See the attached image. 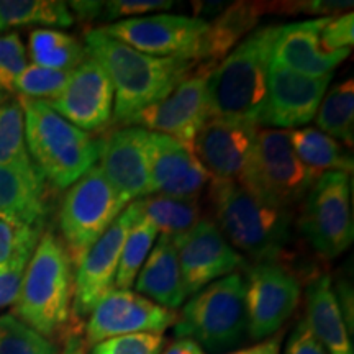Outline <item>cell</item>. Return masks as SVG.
<instances>
[{
    "label": "cell",
    "instance_id": "1",
    "mask_svg": "<svg viewBox=\"0 0 354 354\" xmlns=\"http://www.w3.org/2000/svg\"><path fill=\"white\" fill-rule=\"evenodd\" d=\"M86 51L112 82V122L123 125H130L141 110L165 99L197 64L189 59L145 55L109 37L100 28L86 33Z\"/></svg>",
    "mask_w": 354,
    "mask_h": 354
},
{
    "label": "cell",
    "instance_id": "2",
    "mask_svg": "<svg viewBox=\"0 0 354 354\" xmlns=\"http://www.w3.org/2000/svg\"><path fill=\"white\" fill-rule=\"evenodd\" d=\"M276 30L277 25H269L251 32L212 69L207 82L210 117L259 125Z\"/></svg>",
    "mask_w": 354,
    "mask_h": 354
},
{
    "label": "cell",
    "instance_id": "3",
    "mask_svg": "<svg viewBox=\"0 0 354 354\" xmlns=\"http://www.w3.org/2000/svg\"><path fill=\"white\" fill-rule=\"evenodd\" d=\"M73 294L74 271L68 250L55 233L44 232L26 264L12 315L51 339L68 326Z\"/></svg>",
    "mask_w": 354,
    "mask_h": 354
},
{
    "label": "cell",
    "instance_id": "4",
    "mask_svg": "<svg viewBox=\"0 0 354 354\" xmlns=\"http://www.w3.org/2000/svg\"><path fill=\"white\" fill-rule=\"evenodd\" d=\"M210 203L216 227L234 250L258 263H279L290 241L289 209L259 201L238 180H214Z\"/></svg>",
    "mask_w": 354,
    "mask_h": 354
},
{
    "label": "cell",
    "instance_id": "5",
    "mask_svg": "<svg viewBox=\"0 0 354 354\" xmlns=\"http://www.w3.org/2000/svg\"><path fill=\"white\" fill-rule=\"evenodd\" d=\"M19 99L35 166L55 187H71L99 161L102 140L74 127L41 100Z\"/></svg>",
    "mask_w": 354,
    "mask_h": 354
},
{
    "label": "cell",
    "instance_id": "6",
    "mask_svg": "<svg viewBox=\"0 0 354 354\" xmlns=\"http://www.w3.org/2000/svg\"><path fill=\"white\" fill-rule=\"evenodd\" d=\"M245 295L246 279L240 272L216 279L184 305L174 323L176 336L194 339L210 353L238 346L248 331Z\"/></svg>",
    "mask_w": 354,
    "mask_h": 354
},
{
    "label": "cell",
    "instance_id": "7",
    "mask_svg": "<svg viewBox=\"0 0 354 354\" xmlns=\"http://www.w3.org/2000/svg\"><path fill=\"white\" fill-rule=\"evenodd\" d=\"M317 176L292 148L289 130H258L238 184L269 205L289 209L308 192Z\"/></svg>",
    "mask_w": 354,
    "mask_h": 354
},
{
    "label": "cell",
    "instance_id": "8",
    "mask_svg": "<svg viewBox=\"0 0 354 354\" xmlns=\"http://www.w3.org/2000/svg\"><path fill=\"white\" fill-rule=\"evenodd\" d=\"M128 203L130 202L109 183L99 166L91 167L71 185L61 203L59 228L63 245L74 266L107 232Z\"/></svg>",
    "mask_w": 354,
    "mask_h": 354
},
{
    "label": "cell",
    "instance_id": "9",
    "mask_svg": "<svg viewBox=\"0 0 354 354\" xmlns=\"http://www.w3.org/2000/svg\"><path fill=\"white\" fill-rule=\"evenodd\" d=\"M300 228L310 245L326 259H335L351 246V177L343 171H326L310 187Z\"/></svg>",
    "mask_w": 354,
    "mask_h": 354
},
{
    "label": "cell",
    "instance_id": "10",
    "mask_svg": "<svg viewBox=\"0 0 354 354\" xmlns=\"http://www.w3.org/2000/svg\"><path fill=\"white\" fill-rule=\"evenodd\" d=\"M209 21L185 15L135 17L102 26V32L118 41L156 57L202 61V44Z\"/></svg>",
    "mask_w": 354,
    "mask_h": 354
},
{
    "label": "cell",
    "instance_id": "11",
    "mask_svg": "<svg viewBox=\"0 0 354 354\" xmlns=\"http://www.w3.org/2000/svg\"><path fill=\"white\" fill-rule=\"evenodd\" d=\"M140 216L138 202H131L76 264L71 310L77 318L88 317L95 305L113 290L122 248Z\"/></svg>",
    "mask_w": 354,
    "mask_h": 354
},
{
    "label": "cell",
    "instance_id": "12",
    "mask_svg": "<svg viewBox=\"0 0 354 354\" xmlns=\"http://www.w3.org/2000/svg\"><path fill=\"white\" fill-rule=\"evenodd\" d=\"M212 69L214 64L209 63L192 76L189 74L165 99L141 110L130 125H140L146 131L162 133L192 149L197 131L210 118L207 82Z\"/></svg>",
    "mask_w": 354,
    "mask_h": 354
},
{
    "label": "cell",
    "instance_id": "13",
    "mask_svg": "<svg viewBox=\"0 0 354 354\" xmlns=\"http://www.w3.org/2000/svg\"><path fill=\"white\" fill-rule=\"evenodd\" d=\"M300 300V282L279 263H258L246 281V320L251 339L276 335Z\"/></svg>",
    "mask_w": 354,
    "mask_h": 354
},
{
    "label": "cell",
    "instance_id": "14",
    "mask_svg": "<svg viewBox=\"0 0 354 354\" xmlns=\"http://www.w3.org/2000/svg\"><path fill=\"white\" fill-rule=\"evenodd\" d=\"M176 320L174 310L161 307L138 292L113 289L88 313L84 342L91 348L115 336L165 333Z\"/></svg>",
    "mask_w": 354,
    "mask_h": 354
},
{
    "label": "cell",
    "instance_id": "15",
    "mask_svg": "<svg viewBox=\"0 0 354 354\" xmlns=\"http://www.w3.org/2000/svg\"><path fill=\"white\" fill-rule=\"evenodd\" d=\"M333 73L305 76L294 71L269 66L268 94L259 125L276 130H295L315 118Z\"/></svg>",
    "mask_w": 354,
    "mask_h": 354
},
{
    "label": "cell",
    "instance_id": "16",
    "mask_svg": "<svg viewBox=\"0 0 354 354\" xmlns=\"http://www.w3.org/2000/svg\"><path fill=\"white\" fill-rule=\"evenodd\" d=\"M187 295L197 294L216 279L245 266V258L227 241L215 221L201 218L196 227L174 241Z\"/></svg>",
    "mask_w": 354,
    "mask_h": 354
},
{
    "label": "cell",
    "instance_id": "17",
    "mask_svg": "<svg viewBox=\"0 0 354 354\" xmlns=\"http://www.w3.org/2000/svg\"><path fill=\"white\" fill-rule=\"evenodd\" d=\"M44 104L84 131H100L113 118V87L100 64L86 57L71 73L64 91Z\"/></svg>",
    "mask_w": 354,
    "mask_h": 354
},
{
    "label": "cell",
    "instance_id": "18",
    "mask_svg": "<svg viewBox=\"0 0 354 354\" xmlns=\"http://www.w3.org/2000/svg\"><path fill=\"white\" fill-rule=\"evenodd\" d=\"M256 133L258 125L251 122L210 117L197 131L192 151L214 180H238Z\"/></svg>",
    "mask_w": 354,
    "mask_h": 354
},
{
    "label": "cell",
    "instance_id": "19",
    "mask_svg": "<svg viewBox=\"0 0 354 354\" xmlns=\"http://www.w3.org/2000/svg\"><path fill=\"white\" fill-rule=\"evenodd\" d=\"M100 171L128 202L153 194L149 177L148 131L123 127L102 140Z\"/></svg>",
    "mask_w": 354,
    "mask_h": 354
},
{
    "label": "cell",
    "instance_id": "20",
    "mask_svg": "<svg viewBox=\"0 0 354 354\" xmlns=\"http://www.w3.org/2000/svg\"><path fill=\"white\" fill-rule=\"evenodd\" d=\"M148 159L153 194L198 198L210 180L192 149L162 133L148 131Z\"/></svg>",
    "mask_w": 354,
    "mask_h": 354
},
{
    "label": "cell",
    "instance_id": "21",
    "mask_svg": "<svg viewBox=\"0 0 354 354\" xmlns=\"http://www.w3.org/2000/svg\"><path fill=\"white\" fill-rule=\"evenodd\" d=\"M326 17L315 20L277 25L271 48V66L305 76H325L343 63L351 50L325 53L320 44V30Z\"/></svg>",
    "mask_w": 354,
    "mask_h": 354
},
{
    "label": "cell",
    "instance_id": "22",
    "mask_svg": "<svg viewBox=\"0 0 354 354\" xmlns=\"http://www.w3.org/2000/svg\"><path fill=\"white\" fill-rule=\"evenodd\" d=\"M133 286L140 295L165 308L176 310L183 305L187 292L180 272L177 248L169 236L161 234L154 243L151 254H148Z\"/></svg>",
    "mask_w": 354,
    "mask_h": 354
},
{
    "label": "cell",
    "instance_id": "23",
    "mask_svg": "<svg viewBox=\"0 0 354 354\" xmlns=\"http://www.w3.org/2000/svg\"><path fill=\"white\" fill-rule=\"evenodd\" d=\"M307 297V326L328 354H354L351 333L339 308L330 276H318L310 282Z\"/></svg>",
    "mask_w": 354,
    "mask_h": 354
},
{
    "label": "cell",
    "instance_id": "24",
    "mask_svg": "<svg viewBox=\"0 0 354 354\" xmlns=\"http://www.w3.org/2000/svg\"><path fill=\"white\" fill-rule=\"evenodd\" d=\"M46 179L0 166V215L26 227H44Z\"/></svg>",
    "mask_w": 354,
    "mask_h": 354
},
{
    "label": "cell",
    "instance_id": "25",
    "mask_svg": "<svg viewBox=\"0 0 354 354\" xmlns=\"http://www.w3.org/2000/svg\"><path fill=\"white\" fill-rule=\"evenodd\" d=\"M269 10H272L271 3L259 2H236L228 7L215 24H210L202 44V61L220 59L232 51L234 44L258 25L261 15Z\"/></svg>",
    "mask_w": 354,
    "mask_h": 354
},
{
    "label": "cell",
    "instance_id": "26",
    "mask_svg": "<svg viewBox=\"0 0 354 354\" xmlns=\"http://www.w3.org/2000/svg\"><path fill=\"white\" fill-rule=\"evenodd\" d=\"M0 166L43 177L26 148L24 109L15 94H0Z\"/></svg>",
    "mask_w": 354,
    "mask_h": 354
},
{
    "label": "cell",
    "instance_id": "27",
    "mask_svg": "<svg viewBox=\"0 0 354 354\" xmlns=\"http://www.w3.org/2000/svg\"><path fill=\"white\" fill-rule=\"evenodd\" d=\"M140 214L153 227L172 241H177L196 227L201 216L198 198H179L165 196V194H151V196L138 198Z\"/></svg>",
    "mask_w": 354,
    "mask_h": 354
},
{
    "label": "cell",
    "instance_id": "28",
    "mask_svg": "<svg viewBox=\"0 0 354 354\" xmlns=\"http://www.w3.org/2000/svg\"><path fill=\"white\" fill-rule=\"evenodd\" d=\"M289 138L300 161L317 177L326 171H343L351 174V154H346L338 141L318 128L307 127L289 130Z\"/></svg>",
    "mask_w": 354,
    "mask_h": 354
},
{
    "label": "cell",
    "instance_id": "29",
    "mask_svg": "<svg viewBox=\"0 0 354 354\" xmlns=\"http://www.w3.org/2000/svg\"><path fill=\"white\" fill-rule=\"evenodd\" d=\"M28 51L33 64L66 73H73L87 56L86 46L76 38L51 28L33 30L28 38Z\"/></svg>",
    "mask_w": 354,
    "mask_h": 354
},
{
    "label": "cell",
    "instance_id": "30",
    "mask_svg": "<svg viewBox=\"0 0 354 354\" xmlns=\"http://www.w3.org/2000/svg\"><path fill=\"white\" fill-rule=\"evenodd\" d=\"M76 21L61 0H0V32L28 25L68 28Z\"/></svg>",
    "mask_w": 354,
    "mask_h": 354
},
{
    "label": "cell",
    "instance_id": "31",
    "mask_svg": "<svg viewBox=\"0 0 354 354\" xmlns=\"http://www.w3.org/2000/svg\"><path fill=\"white\" fill-rule=\"evenodd\" d=\"M318 130L342 140L349 148L354 141V82L348 79L323 97L315 115Z\"/></svg>",
    "mask_w": 354,
    "mask_h": 354
},
{
    "label": "cell",
    "instance_id": "32",
    "mask_svg": "<svg viewBox=\"0 0 354 354\" xmlns=\"http://www.w3.org/2000/svg\"><path fill=\"white\" fill-rule=\"evenodd\" d=\"M158 230L149 223L148 220L140 216L133 225L125 245L122 248L120 263H118L117 277H115V287L122 290H130L135 284L140 269L143 268L149 251L156 241Z\"/></svg>",
    "mask_w": 354,
    "mask_h": 354
},
{
    "label": "cell",
    "instance_id": "33",
    "mask_svg": "<svg viewBox=\"0 0 354 354\" xmlns=\"http://www.w3.org/2000/svg\"><path fill=\"white\" fill-rule=\"evenodd\" d=\"M0 354H59L57 344L12 313L0 315Z\"/></svg>",
    "mask_w": 354,
    "mask_h": 354
},
{
    "label": "cell",
    "instance_id": "34",
    "mask_svg": "<svg viewBox=\"0 0 354 354\" xmlns=\"http://www.w3.org/2000/svg\"><path fill=\"white\" fill-rule=\"evenodd\" d=\"M41 233L43 227H32L26 230L13 254L8 258L7 263L0 266V308L13 305L17 300L26 264L32 258Z\"/></svg>",
    "mask_w": 354,
    "mask_h": 354
},
{
    "label": "cell",
    "instance_id": "35",
    "mask_svg": "<svg viewBox=\"0 0 354 354\" xmlns=\"http://www.w3.org/2000/svg\"><path fill=\"white\" fill-rule=\"evenodd\" d=\"M71 73L30 64L13 84V92L21 99L50 102L68 86Z\"/></svg>",
    "mask_w": 354,
    "mask_h": 354
},
{
    "label": "cell",
    "instance_id": "36",
    "mask_svg": "<svg viewBox=\"0 0 354 354\" xmlns=\"http://www.w3.org/2000/svg\"><path fill=\"white\" fill-rule=\"evenodd\" d=\"M165 344L162 333L123 335L94 344L88 354H161Z\"/></svg>",
    "mask_w": 354,
    "mask_h": 354
},
{
    "label": "cell",
    "instance_id": "37",
    "mask_svg": "<svg viewBox=\"0 0 354 354\" xmlns=\"http://www.w3.org/2000/svg\"><path fill=\"white\" fill-rule=\"evenodd\" d=\"M26 66V51L19 35H0V94H15L13 84Z\"/></svg>",
    "mask_w": 354,
    "mask_h": 354
},
{
    "label": "cell",
    "instance_id": "38",
    "mask_svg": "<svg viewBox=\"0 0 354 354\" xmlns=\"http://www.w3.org/2000/svg\"><path fill=\"white\" fill-rule=\"evenodd\" d=\"M353 12L338 17H326L320 30V44L325 53L351 50L354 41Z\"/></svg>",
    "mask_w": 354,
    "mask_h": 354
},
{
    "label": "cell",
    "instance_id": "39",
    "mask_svg": "<svg viewBox=\"0 0 354 354\" xmlns=\"http://www.w3.org/2000/svg\"><path fill=\"white\" fill-rule=\"evenodd\" d=\"M174 6L171 0H109L104 2L100 19L117 20V19H135L141 13H148L154 10H167Z\"/></svg>",
    "mask_w": 354,
    "mask_h": 354
},
{
    "label": "cell",
    "instance_id": "40",
    "mask_svg": "<svg viewBox=\"0 0 354 354\" xmlns=\"http://www.w3.org/2000/svg\"><path fill=\"white\" fill-rule=\"evenodd\" d=\"M284 354H328L325 348L318 343V339L313 336L312 331L307 326L305 320L299 322L292 331L289 342H287Z\"/></svg>",
    "mask_w": 354,
    "mask_h": 354
},
{
    "label": "cell",
    "instance_id": "41",
    "mask_svg": "<svg viewBox=\"0 0 354 354\" xmlns=\"http://www.w3.org/2000/svg\"><path fill=\"white\" fill-rule=\"evenodd\" d=\"M353 7V2H336V0H308V2H290V3H279V10L290 12V13H336L348 10Z\"/></svg>",
    "mask_w": 354,
    "mask_h": 354
},
{
    "label": "cell",
    "instance_id": "42",
    "mask_svg": "<svg viewBox=\"0 0 354 354\" xmlns=\"http://www.w3.org/2000/svg\"><path fill=\"white\" fill-rule=\"evenodd\" d=\"M281 343L282 336L272 335L269 338H266L264 342L254 344V346L246 349H236V351H230L225 354H279L281 353Z\"/></svg>",
    "mask_w": 354,
    "mask_h": 354
},
{
    "label": "cell",
    "instance_id": "43",
    "mask_svg": "<svg viewBox=\"0 0 354 354\" xmlns=\"http://www.w3.org/2000/svg\"><path fill=\"white\" fill-rule=\"evenodd\" d=\"M69 8H73V12H76V15L81 20H95L102 15V7L104 2H71L68 3Z\"/></svg>",
    "mask_w": 354,
    "mask_h": 354
},
{
    "label": "cell",
    "instance_id": "44",
    "mask_svg": "<svg viewBox=\"0 0 354 354\" xmlns=\"http://www.w3.org/2000/svg\"><path fill=\"white\" fill-rule=\"evenodd\" d=\"M161 354H205V351L190 338H177Z\"/></svg>",
    "mask_w": 354,
    "mask_h": 354
},
{
    "label": "cell",
    "instance_id": "45",
    "mask_svg": "<svg viewBox=\"0 0 354 354\" xmlns=\"http://www.w3.org/2000/svg\"><path fill=\"white\" fill-rule=\"evenodd\" d=\"M61 354H86V342L81 331L73 330L66 336V343Z\"/></svg>",
    "mask_w": 354,
    "mask_h": 354
}]
</instances>
